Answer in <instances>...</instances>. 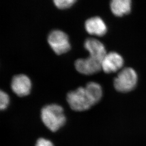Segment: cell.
<instances>
[{"label": "cell", "instance_id": "1", "mask_svg": "<svg viewBox=\"0 0 146 146\" xmlns=\"http://www.w3.org/2000/svg\"><path fill=\"white\" fill-rule=\"evenodd\" d=\"M42 121L44 125L52 132H55L65 124L66 121L63 108L56 104L45 106L41 112Z\"/></svg>", "mask_w": 146, "mask_h": 146}, {"label": "cell", "instance_id": "11", "mask_svg": "<svg viewBox=\"0 0 146 146\" xmlns=\"http://www.w3.org/2000/svg\"><path fill=\"white\" fill-rule=\"evenodd\" d=\"M85 88L95 105L100 100L103 95V91L102 88L98 83L90 82L86 84Z\"/></svg>", "mask_w": 146, "mask_h": 146}, {"label": "cell", "instance_id": "6", "mask_svg": "<svg viewBox=\"0 0 146 146\" xmlns=\"http://www.w3.org/2000/svg\"><path fill=\"white\" fill-rule=\"evenodd\" d=\"M11 88L13 92L19 97L26 96L31 92V80L28 76L23 74L15 75L11 80Z\"/></svg>", "mask_w": 146, "mask_h": 146}, {"label": "cell", "instance_id": "14", "mask_svg": "<svg viewBox=\"0 0 146 146\" xmlns=\"http://www.w3.org/2000/svg\"><path fill=\"white\" fill-rule=\"evenodd\" d=\"M36 146H54V145L49 140L41 138L37 139Z\"/></svg>", "mask_w": 146, "mask_h": 146}, {"label": "cell", "instance_id": "5", "mask_svg": "<svg viewBox=\"0 0 146 146\" xmlns=\"http://www.w3.org/2000/svg\"><path fill=\"white\" fill-rule=\"evenodd\" d=\"M74 65L78 72L83 74H93L102 69V61L90 56L76 60Z\"/></svg>", "mask_w": 146, "mask_h": 146}, {"label": "cell", "instance_id": "9", "mask_svg": "<svg viewBox=\"0 0 146 146\" xmlns=\"http://www.w3.org/2000/svg\"><path fill=\"white\" fill-rule=\"evenodd\" d=\"M86 31L90 34L103 36L106 34L108 28L104 21L98 16L93 17L85 22Z\"/></svg>", "mask_w": 146, "mask_h": 146}, {"label": "cell", "instance_id": "4", "mask_svg": "<svg viewBox=\"0 0 146 146\" xmlns=\"http://www.w3.org/2000/svg\"><path fill=\"white\" fill-rule=\"evenodd\" d=\"M47 41L51 48L58 55L67 52L70 49L68 36L61 30L55 29L50 32Z\"/></svg>", "mask_w": 146, "mask_h": 146}, {"label": "cell", "instance_id": "3", "mask_svg": "<svg viewBox=\"0 0 146 146\" xmlns=\"http://www.w3.org/2000/svg\"><path fill=\"white\" fill-rule=\"evenodd\" d=\"M138 81V76L134 69L125 68L118 73L113 82L116 90L121 92H128L135 88Z\"/></svg>", "mask_w": 146, "mask_h": 146}, {"label": "cell", "instance_id": "12", "mask_svg": "<svg viewBox=\"0 0 146 146\" xmlns=\"http://www.w3.org/2000/svg\"><path fill=\"white\" fill-rule=\"evenodd\" d=\"M10 102V98L8 94L5 92L1 90L0 91V109L3 110L7 108Z\"/></svg>", "mask_w": 146, "mask_h": 146}, {"label": "cell", "instance_id": "8", "mask_svg": "<svg viewBox=\"0 0 146 146\" xmlns=\"http://www.w3.org/2000/svg\"><path fill=\"white\" fill-rule=\"evenodd\" d=\"M84 46L90 53V56L102 62L107 54L103 44L97 39L88 38L84 42Z\"/></svg>", "mask_w": 146, "mask_h": 146}, {"label": "cell", "instance_id": "13", "mask_svg": "<svg viewBox=\"0 0 146 146\" xmlns=\"http://www.w3.org/2000/svg\"><path fill=\"white\" fill-rule=\"evenodd\" d=\"M75 0H54V4L59 9H66L71 7L74 3Z\"/></svg>", "mask_w": 146, "mask_h": 146}, {"label": "cell", "instance_id": "7", "mask_svg": "<svg viewBox=\"0 0 146 146\" xmlns=\"http://www.w3.org/2000/svg\"><path fill=\"white\" fill-rule=\"evenodd\" d=\"M124 64L123 57L114 52L106 54L102 60V69L106 73H110L117 72Z\"/></svg>", "mask_w": 146, "mask_h": 146}, {"label": "cell", "instance_id": "2", "mask_svg": "<svg viewBox=\"0 0 146 146\" xmlns=\"http://www.w3.org/2000/svg\"><path fill=\"white\" fill-rule=\"evenodd\" d=\"M66 99L71 109L78 112L87 110L95 105L84 87L69 92Z\"/></svg>", "mask_w": 146, "mask_h": 146}, {"label": "cell", "instance_id": "10", "mask_svg": "<svg viewBox=\"0 0 146 146\" xmlns=\"http://www.w3.org/2000/svg\"><path fill=\"white\" fill-rule=\"evenodd\" d=\"M111 10L117 16H122L128 14L131 11V0H113L110 3Z\"/></svg>", "mask_w": 146, "mask_h": 146}]
</instances>
